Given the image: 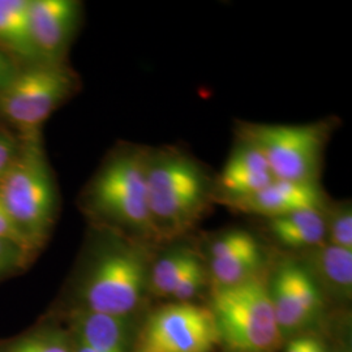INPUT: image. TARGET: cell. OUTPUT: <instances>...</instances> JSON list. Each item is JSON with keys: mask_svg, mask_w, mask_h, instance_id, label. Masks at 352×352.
I'll list each match as a JSON object with an SVG mask.
<instances>
[{"mask_svg": "<svg viewBox=\"0 0 352 352\" xmlns=\"http://www.w3.org/2000/svg\"><path fill=\"white\" fill-rule=\"evenodd\" d=\"M149 148L129 145L102 164L85 195L94 215L140 240L157 241L151 222L146 166Z\"/></svg>", "mask_w": 352, "mask_h": 352, "instance_id": "7a4b0ae2", "label": "cell"}, {"mask_svg": "<svg viewBox=\"0 0 352 352\" xmlns=\"http://www.w3.org/2000/svg\"><path fill=\"white\" fill-rule=\"evenodd\" d=\"M264 250L243 252L223 258L209 260V274L213 289L228 287L261 276L264 269Z\"/></svg>", "mask_w": 352, "mask_h": 352, "instance_id": "e0dca14e", "label": "cell"}, {"mask_svg": "<svg viewBox=\"0 0 352 352\" xmlns=\"http://www.w3.org/2000/svg\"><path fill=\"white\" fill-rule=\"evenodd\" d=\"M210 311L228 351L276 352L283 340L263 274L212 289Z\"/></svg>", "mask_w": 352, "mask_h": 352, "instance_id": "3957f363", "label": "cell"}, {"mask_svg": "<svg viewBox=\"0 0 352 352\" xmlns=\"http://www.w3.org/2000/svg\"><path fill=\"white\" fill-rule=\"evenodd\" d=\"M17 153L19 148L16 146L14 141L6 135H0V179L12 164Z\"/></svg>", "mask_w": 352, "mask_h": 352, "instance_id": "d4e9b609", "label": "cell"}, {"mask_svg": "<svg viewBox=\"0 0 352 352\" xmlns=\"http://www.w3.org/2000/svg\"><path fill=\"white\" fill-rule=\"evenodd\" d=\"M312 336H296L289 340L286 352H309Z\"/></svg>", "mask_w": 352, "mask_h": 352, "instance_id": "484cf974", "label": "cell"}, {"mask_svg": "<svg viewBox=\"0 0 352 352\" xmlns=\"http://www.w3.org/2000/svg\"><path fill=\"white\" fill-rule=\"evenodd\" d=\"M197 258V253L186 247L167 252L151 265L149 270L151 291L160 296L170 298L180 279Z\"/></svg>", "mask_w": 352, "mask_h": 352, "instance_id": "ac0fdd59", "label": "cell"}, {"mask_svg": "<svg viewBox=\"0 0 352 352\" xmlns=\"http://www.w3.org/2000/svg\"><path fill=\"white\" fill-rule=\"evenodd\" d=\"M274 180L264 155L253 145L236 139L219 175L214 177L215 204L245 199Z\"/></svg>", "mask_w": 352, "mask_h": 352, "instance_id": "7c38bea8", "label": "cell"}, {"mask_svg": "<svg viewBox=\"0 0 352 352\" xmlns=\"http://www.w3.org/2000/svg\"><path fill=\"white\" fill-rule=\"evenodd\" d=\"M218 343L210 308L174 302L148 317L132 352H213Z\"/></svg>", "mask_w": 352, "mask_h": 352, "instance_id": "ba28073f", "label": "cell"}, {"mask_svg": "<svg viewBox=\"0 0 352 352\" xmlns=\"http://www.w3.org/2000/svg\"><path fill=\"white\" fill-rule=\"evenodd\" d=\"M0 352H74V340L59 327H41L13 340Z\"/></svg>", "mask_w": 352, "mask_h": 352, "instance_id": "d6986e66", "label": "cell"}, {"mask_svg": "<svg viewBox=\"0 0 352 352\" xmlns=\"http://www.w3.org/2000/svg\"><path fill=\"white\" fill-rule=\"evenodd\" d=\"M267 287L283 338L309 327L322 312L324 292L302 261L279 263Z\"/></svg>", "mask_w": 352, "mask_h": 352, "instance_id": "9c48e42d", "label": "cell"}, {"mask_svg": "<svg viewBox=\"0 0 352 352\" xmlns=\"http://www.w3.org/2000/svg\"><path fill=\"white\" fill-rule=\"evenodd\" d=\"M32 256L14 244L0 240V276L8 274L26 264Z\"/></svg>", "mask_w": 352, "mask_h": 352, "instance_id": "cb8c5ba5", "label": "cell"}, {"mask_svg": "<svg viewBox=\"0 0 352 352\" xmlns=\"http://www.w3.org/2000/svg\"><path fill=\"white\" fill-rule=\"evenodd\" d=\"M0 240L14 244L16 247H19L20 250H23L30 256L33 254V252L36 251L32 243L19 230V227L16 226V223L13 222L10 214L7 213L1 201H0Z\"/></svg>", "mask_w": 352, "mask_h": 352, "instance_id": "603a6c76", "label": "cell"}, {"mask_svg": "<svg viewBox=\"0 0 352 352\" xmlns=\"http://www.w3.org/2000/svg\"><path fill=\"white\" fill-rule=\"evenodd\" d=\"M330 199L320 182H289L274 179L265 188L226 206L240 213L273 219L287 214L327 208Z\"/></svg>", "mask_w": 352, "mask_h": 352, "instance_id": "8fae6325", "label": "cell"}, {"mask_svg": "<svg viewBox=\"0 0 352 352\" xmlns=\"http://www.w3.org/2000/svg\"><path fill=\"white\" fill-rule=\"evenodd\" d=\"M74 352H100L96 351V350H93V349H90L88 346H85V344H82V343H78V342H76L74 340Z\"/></svg>", "mask_w": 352, "mask_h": 352, "instance_id": "f1b7e54d", "label": "cell"}, {"mask_svg": "<svg viewBox=\"0 0 352 352\" xmlns=\"http://www.w3.org/2000/svg\"><path fill=\"white\" fill-rule=\"evenodd\" d=\"M80 17L81 4L75 0H30V32L41 63H63Z\"/></svg>", "mask_w": 352, "mask_h": 352, "instance_id": "30bf717a", "label": "cell"}, {"mask_svg": "<svg viewBox=\"0 0 352 352\" xmlns=\"http://www.w3.org/2000/svg\"><path fill=\"white\" fill-rule=\"evenodd\" d=\"M146 186L157 241L188 232L215 204L213 176L180 148L149 149Z\"/></svg>", "mask_w": 352, "mask_h": 352, "instance_id": "6da1fadb", "label": "cell"}, {"mask_svg": "<svg viewBox=\"0 0 352 352\" xmlns=\"http://www.w3.org/2000/svg\"><path fill=\"white\" fill-rule=\"evenodd\" d=\"M0 179V201L19 230L38 250L56 213V190L37 136L28 138Z\"/></svg>", "mask_w": 352, "mask_h": 352, "instance_id": "5b68a950", "label": "cell"}, {"mask_svg": "<svg viewBox=\"0 0 352 352\" xmlns=\"http://www.w3.org/2000/svg\"><path fill=\"white\" fill-rule=\"evenodd\" d=\"M257 238L245 230H230L215 236L208 245L209 260L223 258L243 252L261 250Z\"/></svg>", "mask_w": 352, "mask_h": 352, "instance_id": "44dd1931", "label": "cell"}, {"mask_svg": "<svg viewBox=\"0 0 352 352\" xmlns=\"http://www.w3.org/2000/svg\"><path fill=\"white\" fill-rule=\"evenodd\" d=\"M30 0H0V42L17 55L39 60L29 21Z\"/></svg>", "mask_w": 352, "mask_h": 352, "instance_id": "2e32d148", "label": "cell"}, {"mask_svg": "<svg viewBox=\"0 0 352 352\" xmlns=\"http://www.w3.org/2000/svg\"><path fill=\"white\" fill-rule=\"evenodd\" d=\"M302 265L315 278L321 291L349 300L352 294V251L324 243L304 252Z\"/></svg>", "mask_w": 352, "mask_h": 352, "instance_id": "5bb4252c", "label": "cell"}, {"mask_svg": "<svg viewBox=\"0 0 352 352\" xmlns=\"http://www.w3.org/2000/svg\"><path fill=\"white\" fill-rule=\"evenodd\" d=\"M309 352H327V346L320 338H317L316 336H312Z\"/></svg>", "mask_w": 352, "mask_h": 352, "instance_id": "83f0119b", "label": "cell"}, {"mask_svg": "<svg viewBox=\"0 0 352 352\" xmlns=\"http://www.w3.org/2000/svg\"><path fill=\"white\" fill-rule=\"evenodd\" d=\"M334 129L336 119L307 124L239 122L235 135L264 155L274 179L320 182L327 142Z\"/></svg>", "mask_w": 352, "mask_h": 352, "instance_id": "277c9868", "label": "cell"}, {"mask_svg": "<svg viewBox=\"0 0 352 352\" xmlns=\"http://www.w3.org/2000/svg\"><path fill=\"white\" fill-rule=\"evenodd\" d=\"M208 278V272L200 257L190 265L187 273L180 279L179 285L173 291L170 298L175 302H190L201 291Z\"/></svg>", "mask_w": 352, "mask_h": 352, "instance_id": "7402d4cb", "label": "cell"}, {"mask_svg": "<svg viewBox=\"0 0 352 352\" xmlns=\"http://www.w3.org/2000/svg\"><path fill=\"white\" fill-rule=\"evenodd\" d=\"M327 217V243L352 251L351 201L329 202Z\"/></svg>", "mask_w": 352, "mask_h": 352, "instance_id": "ffe728a7", "label": "cell"}, {"mask_svg": "<svg viewBox=\"0 0 352 352\" xmlns=\"http://www.w3.org/2000/svg\"><path fill=\"white\" fill-rule=\"evenodd\" d=\"M14 75L12 64L0 52V90L12 80Z\"/></svg>", "mask_w": 352, "mask_h": 352, "instance_id": "4316f807", "label": "cell"}, {"mask_svg": "<svg viewBox=\"0 0 352 352\" xmlns=\"http://www.w3.org/2000/svg\"><path fill=\"white\" fill-rule=\"evenodd\" d=\"M149 265L142 247L113 241L100 253L81 287L84 309L131 317L149 287Z\"/></svg>", "mask_w": 352, "mask_h": 352, "instance_id": "8992f818", "label": "cell"}, {"mask_svg": "<svg viewBox=\"0 0 352 352\" xmlns=\"http://www.w3.org/2000/svg\"><path fill=\"white\" fill-rule=\"evenodd\" d=\"M72 340L100 352H132L133 331L129 317L78 308L71 315Z\"/></svg>", "mask_w": 352, "mask_h": 352, "instance_id": "4fadbf2b", "label": "cell"}, {"mask_svg": "<svg viewBox=\"0 0 352 352\" xmlns=\"http://www.w3.org/2000/svg\"><path fill=\"white\" fill-rule=\"evenodd\" d=\"M77 77L63 63H38L0 90V113L28 138L39 128L77 89Z\"/></svg>", "mask_w": 352, "mask_h": 352, "instance_id": "52a82bcc", "label": "cell"}, {"mask_svg": "<svg viewBox=\"0 0 352 352\" xmlns=\"http://www.w3.org/2000/svg\"><path fill=\"white\" fill-rule=\"evenodd\" d=\"M329 205V204H327ZM325 209H311L266 219L273 239L291 251L307 252L327 243Z\"/></svg>", "mask_w": 352, "mask_h": 352, "instance_id": "9a60e30c", "label": "cell"}]
</instances>
